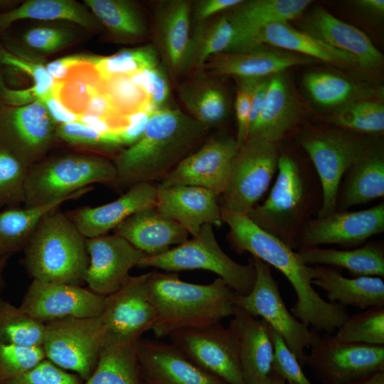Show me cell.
<instances>
[{
    "label": "cell",
    "instance_id": "6da1fadb",
    "mask_svg": "<svg viewBox=\"0 0 384 384\" xmlns=\"http://www.w3.org/2000/svg\"><path fill=\"white\" fill-rule=\"evenodd\" d=\"M221 219L229 228L228 240L238 253L247 252L279 270L292 286L297 299L292 314L318 331L332 334L348 316L346 307L324 300L314 289L312 266L279 238L256 225L247 215L221 207Z\"/></svg>",
    "mask_w": 384,
    "mask_h": 384
},
{
    "label": "cell",
    "instance_id": "7a4b0ae2",
    "mask_svg": "<svg viewBox=\"0 0 384 384\" xmlns=\"http://www.w3.org/2000/svg\"><path fill=\"white\" fill-rule=\"evenodd\" d=\"M207 129L179 110L154 111L141 137L116 157V186L129 188L161 180L189 155Z\"/></svg>",
    "mask_w": 384,
    "mask_h": 384
},
{
    "label": "cell",
    "instance_id": "3957f363",
    "mask_svg": "<svg viewBox=\"0 0 384 384\" xmlns=\"http://www.w3.org/2000/svg\"><path fill=\"white\" fill-rule=\"evenodd\" d=\"M149 287L156 311L151 331L157 339L177 330L221 322L235 306L237 293L220 277L200 284L183 281L174 272H151Z\"/></svg>",
    "mask_w": 384,
    "mask_h": 384
},
{
    "label": "cell",
    "instance_id": "277c9868",
    "mask_svg": "<svg viewBox=\"0 0 384 384\" xmlns=\"http://www.w3.org/2000/svg\"><path fill=\"white\" fill-rule=\"evenodd\" d=\"M86 240L65 213L54 209L23 249V265L33 279L82 286L90 262Z\"/></svg>",
    "mask_w": 384,
    "mask_h": 384
},
{
    "label": "cell",
    "instance_id": "5b68a950",
    "mask_svg": "<svg viewBox=\"0 0 384 384\" xmlns=\"http://www.w3.org/2000/svg\"><path fill=\"white\" fill-rule=\"evenodd\" d=\"M114 163L95 155H66L31 165L24 186L23 206L30 208L68 198L77 199L93 183L116 185Z\"/></svg>",
    "mask_w": 384,
    "mask_h": 384
},
{
    "label": "cell",
    "instance_id": "8992f818",
    "mask_svg": "<svg viewBox=\"0 0 384 384\" xmlns=\"http://www.w3.org/2000/svg\"><path fill=\"white\" fill-rule=\"evenodd\" d=\"M138 266L174 273L191 270L210 271L223 279L239 295L249 294L255 279L252 259L246 265L231 259L220 247L210 224L203 225L191 239L164 253L146 255Z\"/></svg>",
    "mask_w": 384,
    "mask_h": 384
},
{
    "label": "cell",
    "instance_id": "52a82bcc",
    "mask_svg": "<svg viewBox=\"0 0 384 384\" xmlns=\"http://www.w3.org/2000/svg\"><path fill=\"white\" fill-rule=\"evenodd\" d=\"M251 259L255 270L254 285L246 295L236 294L235 305L265 320L283 338L301 365H305V349L318 340L319 331L310 330L288 310L271 267L257 257Z\"/></svg>",
    "mask_w": 384,
    "mask_h": 384
},
{
    "label": "cell",
    "instance_id": "ba28073f",
    "mask_svg": "<svg viewBox=\"0 0 384 384\" xmlns=\"http://www.w3.org/2000/svg\"><path fill=\"white\" fill-rule=\"evenodd\" d=\"M106 336L100 316L65 317L45 324L41 347L46 359L85 382L97 365Z\"/></svg>",
    "mask_w": 384,
    "mask_h": 384
},
{
    "label": "cell",
    "instance_id": "9c48e42d",
    "mask_svg": "<svg viewBox=\"0 0 384 384\" xmlns=\"http://www.w3.org/2000/svg\"><path fill=\"white\" fill-rule=\"evenodd\" d=\"M279 156L277 144L247 139L233 161L220 206L247 215L270 186Z\"/></svg>",
    "mask_w": 384,
    "mask_h": 384
},
{
    "label": "cell",
    "instance_id": "30bf717a",
    "mask_svg": "<svg viewBox=\"0 0 384 384\" xmlns=\"http://www.w3.org/2000/svg\"><path fill=\"white\" fill-rule=\"evenodd\" d=\"M312 161L322 187V205L318 218L336 211L340 182L343 176L371 148L362 139L336 130L308 134L300 140Z\"/></svg>",
    "mask_w": 384,
    "mask_h": 384
},
{
    "label": "cell",
    "instance_id": "8fae6325",
    "mask_svg": "<svg viewBox=\"0 0 384 384\" xmlns=\"http://www.w3.org/2000/svg\"><path fill=\"white\" fill-rule=\"evenodd\" d=\"M310 347L305 364L324 384H341L384 371V346L344 341L326 333Z\"/></svg>",
    "mask_w": 384,
    "mask_h": 384
},
{
    "label": "cell",
    "instance_id": "7c38bea8",
    "mask_svg": "<svg viewBox=\"0 0 384 384\" xmlns=\"http://www.w3.org/2000/svg\"><path fill=\"white\" fill-rule=\"evenodd\" d=\"M169 338L188 359L228 384H245L238 345L232 330L221 322L177 330Z\"/></svg>",
    "mask_w": 384,
    "mask_h": 384
},
{
    "label": "cell",
    "instance_id": "4fadbf2b",
    "mask_svg": "<svg viewBox=\"0 0 384 384\" xmlns=\"http://www.w3.org/2000/svg\"><path fill=\"white\" fill-rule=\"evenodd\" d=\"M277 169V176L267 198L247 215L259 227L292 248L297 242L291 231L304 203V181L297 161L290 156L280 155Z\"/></svg>",
    "mask_w": 384,
    "mask_h": 384
},
{
    "label": "cell",
    "instance_id": "5bb4252c",
    "mask_svg": "<svg viewBox=\"0 0 384 384\" xmlns=\"http://www.w3.org/2000/svg\"><path fill=\"white\" fill-rule=\"evenodd\" d=\"M238 149L236 139L230 136L211 137L196 151L182 159L157 188L193 186L209 190L218 197L226 188Z\"/></svg>",
    "mask_w": 384,
    "mask_h": 384
},
{
    "label": "cell",
    "instance_id": "9a60e30c",
    "mask_svg": "<svg viewBox=\"0 0 384 384\" xmlns=\"http://www.w3.org/2000/svg\"><path fill=\"white\" fill-rule=\"evenodd\" d=\"M105 299V297L80 285L33 279L19 306L33 319L46 324L65 317L100 316Z\"/></svg>",
    "mask_w": 384,
    "mask_h": 384
},
{
    "label": "cell",
    "instance_id": "2e32d148",
    "mask_svg": "<svg viewBox=\"0 0 384 384\" xmlns=\"http://www.w3.org/2000/svg\"><path fill=\"white\" fill-rule=\"evenodd\" d=\"M150 273L131 276L120 289L105 297L100 316L107 334L139 339L152 330L156 311L149 291Z\"/></svg>",
    "mask_w": 384,
    "mask_h": 384
},
{
    "label": "cell",
    "instance_id": "e0dca14e",
    "mask_svg": "<svg viewBox=\"0 0 384 384\" xmlns=\"http://www.w3.org/2000/svg\"><path fill=\"white\" fill-rule=\"evenodd\" d=\"M89 266L85 283L95 293L106 297L120 289L129 272L146 256L117 235L87 238Z\"/></svg>",
    "mask_w": 384,
    "mask_h": 384
},
{
    "label": "cell",
    "instance_id": "ac0fdd59",
    "mask_svg": "<svg viewBox=\"0 0 384 384\" xmlns=\"http://www.w3.org/2000/svg\"><path fill=\"white\" fill-rule=\"evenodd\" d=\"M5 111L0 113V145L31 166L55 135L54 122L41 100Z\"/></svg>",
    "mask_w": 384,
    "mask_h": 384
},
{
    "label": "cell",
    "instance_id": "d6986e66",
    "mask_svg": "<svg viewBox=\"0 0 384 384\" xmlns=\"http://www.w3.org/2000/svg\"><path fill=\"white\" fill-rule=\"evenodd\" d=\"M384 230V203L360 211L334 212L308 223L299 238L300 247L337 244L353 247Z\"/></svg>",
    "mask_w": 384,
    "mask_h": 384
},
{
    "label": "cell",
    "instance_id": "ffe728a7",
    "mask_svg": "<svg viewBox=\"0 0 384 384\" xmlns=\"http://www.w3.org/2000/svg\"><path fill=\"white\" fill-rule=\"evenodd\" d=\"M137 353L145 384H228L194 363L171 342L141 338Z\"/></svg>",
    "mask_w": 384,
    "mask_h": 384
},
{
    "label": "cell",
    "instance_id": "44dd1931",
    "mask_svg": "<svg viewBox=\"0 0 384 384\" xmlns=\"http://www.w3.org/2000/svg\"><path fill=\"white\" fill-rule=\"evenodd\" d=\"M228 327L238 345L245 384H265L271 373L274 343L271 326L263 319L235 306Z\"/></svg>",
    "mask_w": 384,
    "mask_h": 384
},
{
    "label": "cell",
    "instance_id": "7402d4cb",
    "mask_svg": "<svg viewBox=\"0 0 384 384\" xmlns=\"http://www.w3.org/2000/svg\"><path fill=\"white\" fill-rule=\"evenodd\" d=\"M158 188L152 183L130 186L117 199L95 207L85 206L65 213L86 238L107 235L134 213L156 206Z\"/></svg>",
    "mask_w": 384,
    "mask_h": 384
},
{
    "label": "cell",
    "instance_id": "603a6c76",
    "mask_svg": "<svg viewBox=\"0 0 384 384\" xmlns=\"http://www.w3.org/2000/svg\"><path fill=\"white\" fill-rule=\"evenodd\" d=\"M158 188L156 208L193 236L206 224H222L218 196L206 188L176 186Z\"/></svg>",
    "mask_w": 384,
    "mask_h": 384
},
{
    "label": "cell",
    "instance_id": "cb8c5ba5",
    "mask_svg": "<svg viewBox=\"0 0 384 384\" xmlns=\"http://www.w3.org/2000/svg\"><path fill=\"white\" fill-rule=\"evenodd\" d=\"M307 56L261 46L247 52L226 53L210 57L201 68L208 75L262 78L282 73L289 68L311 63Z\"/></svg>",
    "mask_w": 384,
    "mask_h": 384
},
{
    "label": "cell",
    "instance_id": "d4e9b609",
    "mask_svg": "<svg viewBox=\"0 0 384 384\" xmlns=\"http://www.w3.org/2000/svg\"><path fill=\"white\" fill-rule=\"evenodd\" d=\"M311 3L309 0H251L231 9L228 14L236 29L239 53L261 47L259 37L267 26L297 18Z\"/></svg>",
    "mask_w": 384,
    "mask_h": 384
},
{
    "label": "cell",
    "instance_id": "484cf974",
    "mask_svg": "<svg viewBox=\"0 0 384 384\" xmlns=\"http://www.w3.org/2000/svg\"><path fill=\"white\" fill-rule=\"evenodd\" d=\"M304 27L305 32L353 57L356 65L363 69H375L383 63V54L365 33L323 8L316 9L309 15Z\"/></svg>",
    "mask_w": 384,
    "mask_h": 384
},
{
    "label": "cell",
    "instance_id": "4316f807",
    "mask_svg": "<svg viewBox=\"0 0 384 384\" xmlns=\"http://www.w3.org/2000/svg\"><path fill=\"white\" fill-rule=\"evenodd\" d=\"M147 256L157 255L188 239L189 233L180 225L162 215L156 207L131 215L114 230Z\"/></svg>",
    "mask_w": 384,
    "mask_h": 384
},
{
    "label": "cell",
    "instance_id": "83f0119b",
    "mask_svg": "<svg viewBox=\"0 0 384 384\" xmlns=\"http://www.w3.org/2000/svg\"><path fill=\"white\" fill-rule=\"evenodd\" d=\"M299 117V107L287 80L283 73L272 75L262 110L247 139L277 144L296 125Z\"/></svg>",
    "mask_w": 384,
    "mask_h": 384
},
{
    "label": "cell",
    "instance_id": "f1b7e54d",
    "mask_svg": "<svg viewBox=\"0 0 384 384\" xmlns=\"http://www.w3.org/2000/svg\"><path fill=\"white\" fill-rule=\"evenodd\" d=\"M191 4L174 0L160 6L156 12V34L164 58L176 74L189 68L191 46Z\"/></svg>",
    "mask_w": 384,
    "mask_h": 384
},
{
    "label": "cell",
    "instance_id": "f546056e",
    "mask_svg": "<svg viewBox=\"0 0 384 384\" xmlns=\"http://www.w3.org/2000/svg\"><path fill=\"white\" fill-rule=\"evenodd\" d=\"M314 284L326 292L330 302L361 309L384 306V282L382 277L359 276L348 278L326 265L312 267Z\"/></svg>",
    "mask_w": 384,
    "mask_h": 384
},
{
    "label": "cell",
    "instance_id": "4dcf8cb0",
    "mask_svg": "<svg viewBox=\"0 0 384 384\" xmlns=\"http://www.w3.org/2000/svg\"><path fill=\"white\" fill-rule=\"evenodd\" d=\"M139 339L107 334L97 365L83 384H145L137 353Z\"/></svg>",
    "mask_w": 384,
    "mask_h": 384
},
{
    "label": "cell",
    "instance_id": "1f68e13d",
    "mask_svg": "<svg viewBox=\"0 0 384 384\" xmlns=\"http://www.w3.org/2000/svg\"><path fill=\"white\" fill-rule=\"evenodd\" d=\"M258 41L261 46L265 44L274 46L334 65H356V60L351 55L327 45L306 32L294 28L288 22L269 25L260 35Z\"/></svg>",
    "mask_w": 384,
    "mask_h": 384
},
{
    "label": "cell",
    "instance_id": "d6a6232c",
    "mask_svg": "<svg viewBox=\"0 0 384 384\" xmlns=\"http://www.w3.org/2000/svg\"><path fill=\"white\" fill-rule=\"evenodd\" d=\"M297 252L307 265L342 267L355 277H384V250L381 245L375 243L346 250L300 247Z\"/></svg>",
    "mask_w": 384,
    "mask_h": 384
},
{
    "label": "cell",
    "instance_id": "836d02e7",
    "mask_svg": "<svg viewBox=\"0 0 384 384\" xmlns=\"http://www.w3.org/2000/svg\"><path fill=\"white\" fill-rule=\"evenodd\" d=\"M384 195V157L380 151L371 150L348 170L341 210L366 203Z\"/></svg>",
    "mask_w": 384,
    "mask_h": 384
},
{
    "label": "cell",
    "instance_id": "e575fe53",
    "mask_svg": "<svg viewBox=\"0 0 384 384\" xmlns=\"http://www.w3.org/2000/svg\"><path fill=\"white\" fill-rule=\"evenodd\" d=\"M70 199L36 207H9L0 210V257L23 251L41 218Z\"/></svg>",
    "mask_w": 384,
    "mask_h": 384
},
{
    "label": "cell",
    "instance_id": "d590c367",
    "mask_svg": "<svg viewBox=\"0 0 384 384\" xmlns=\"http://www.w3.org/2000/svg\"><path fill=\"white\" fill-rule=\"evenodd\" d=\"M226 53H238L236 29L228 14L198 23L191 36L189 68L201 70L210 57Z\"/></svg>",
    "mask_w": 384,
    "mask_h": 384
},
{
    "label": "cell",
    "instance_id": "8d00e7d4",
    "mask_svg": "<svg viewBox=\"0 0 384 384\" xmlns=\"http://www.w3.org/2000/svg\"><path fill=\"white\" fill-rule=\"evenodd\" d=\"M180 96L193 118L206 128L220 124L227 114L223 91L214 83L197 82L180 88Z\"/></svg>",
    "mask_w": 384,
    "mask_h": 384
},
{
    "label": "cell",
    "instance_id": "74e56055",
    "mask_svg": "<svg viewBox=\"0 0 384 384\" xmlns=\"http://www.w3.org/2000/svg\"><path fill=\"white\" fill-rule=\"evenodd\" d=\"M31 18L37 20H66L89 27L92 22L87 14L76 4L65 0H32L18 7L0 14V30L13 22Z\"/></svg>",
    "mask_w": 384,
    "mask_h": 384
},
{
    "label": "cell",
    "instance_id": "f35d334b",
    "mask_svg": "<svg viewBox=\"0 0 384 384\" xmlns=\"http://www.w3.org/2000/svg\"><path fill=\"white\" fill-rule=\"evenodd\" d=\"M303 82L312 100L324 107H341L356 100L370 98L353 82L329 72L309 73Z\"/></svg>",
    "mask_w": 384,
    "mask_h": 384
},
{
    "label": "cell",
    "instance_id": "ab89813d",
    "mask_svg": "<svg viewBox=\"0 0 384 384\" xmlns=\"http://www.w3.org/2000/svg\"><path fill=\"white\" fill-rule=\"evenodd\" d=\"M44 331V323L0 298V343L41 347Z\"/></svg>",
    "mask_w": 384,
    "mask_h": 384
},
{
    "label": "cell",
    "instance_id": "60d3db41",
    "mask_svg": "<svg viewBox=\"0 0 384 384\" xmlns=\"http://www.w3.org/2000/svg\"><path fill=\"white\" fill-rule=\"evenodd\" d=\"M93 65L101 80L106 81L158 66V54L151 45L124 49L110 56L94 58Z\"/></svg>",
    "mask_w": 384,
    "mask_h": 384
},
{
    "label": "cell",
    "instance_id": "b9f144b4",
    "mask_svg": "<svg viewBox=\"0 0 384 384\" xmlns=\"http://www.w3.org/2000/svg\"><path fill=\"white\" fill-rule=\"evenodd\" d=\"M330 122L356 132L381 133L384 130V105L370 98L356 100L340 107L331 116Z\"/></svg>",
    "mask_w": 384,
    "mask_h": 384
},
{
    "label": "cell",
    "instance_id": "7bdbcfd3",
    "mask_svg": "<svg viewBox=\"0 0 384 384\" xmlns=\"http://www.w3.org/2000/svg\"><path fill=\"white\" fill-rule=\"evenodd\" d=\"M85 4L112 32L124 36H139L145 32L139 14L128 1L86 0Z\"/></svg>",
    "mask_w": 384,
    "mask_h": 384
},
{
    "label": "cell",
    "instance_id": "ee69618b",
    "mask_svg": "<svg viewBox=\"0 0 384 384\" xmlns=\"http://www.w3.org/2000/svg\"><path fill=\"white\" fill-rule=\"evenodd\" d=\"M102 80L93 62L87 73H77L65 80L56 81L53 95L70 111L82 115L92 96L102 88Z\"/></svg>",
    "mask_w": 384,
    "mask_h": 384
},
{
    "label": "cell",
    "instance_id": "f6af8a7d",
    "mask_svg": "<svg viewBox=\"0 0 384 384\" xmlns=\"http://www.w3.org/2000/svg\"><path fill=\"white\" fill-rule=\"evenodd\" d=\"M341 341L384 346V306L372 307L348 316L337 329Z\"/></svg>",
    "mask_w": 384,
    "mask_h": 384
},
{
    "label": "cell",
    "instance_id": "bcb514c9",
    "mask_svg": "<svg viewBox=\"0 0 384 384\" xmlns=\"http://www.w3.org/2000/svg\"><path fill=\"white\" fill-rule=\"evenodd\" d=\"M29 167L16 154L0 145V210L23 204Z\"/></svg>",
    "mask_w": 384,
    "mask_h": 384
},
{
    "label": "cell",
    "instance_id": "7dc6e473",
    "mask_svg": "<svg viewBox=\"0 0 384 384\" xmlns=\"http://www.w3.org/2000/svg\"><path fill=\"white\" fill-rule=\"evenodd\" d=\"M45 358L42 347L0 343V384L18 377Z\"/></svg>",
    "mask_w": 384,
    "mask_h": 384
},
{
    "label": "cell",
    "instance_id": "c3c4849f",
    "mask_svg": "<svg viewBox=\"0 0 384 384\" xmlns=\"http://www.w3.org/2000/svg\"><path fill=\"white\" fill-rule=\"evenodd\" d=\"M102 86L116 110L122 116L149 106L143 89L133 80L131 75L118 76L102 81Z\"/></svg>",
    "mask_w": 384,
    "mask_h": 384
},
{
    "label": "cell",
    "instance_id": "681fc988",
    "mask_svg": "<svg viewBox=\"0 0 384 384\" xmlns=\"http://www.w3.org/2000/svg\"><path fill=\"white\" fill-rule=\"evenodd\" d=\"M55 135L73 144L106 147L122 145L117 134L102 133L80 122L60 124L55 129Z\"/></svg>",
    "mask_w": 384,
    "mask_h": 384
},
{
    "label": "cell",
    "instance_id": "f907efd6",
    "mask_svg": "<svg viewBox=\"0 0 384 384\" xmlns=\"http://www.w3.org/2000/svg\"><path fill=\"white\" fill-rule=\"evenodd\" d=\"M272 334L274 343L272 372L292 384H313L283 338L273 329Z\"/></svg>",
    "mask_w": 384,
    "mask_h": 384
},
{
    "label": "cell",
    "instance_id": "816d5d0a",
    "mask_svg": "<svg viewBox=\"0 0 384 384\" xmlns=\"http://www.w3.org/2000/svg\"><path fill=\"white\" fill-rule=\"evenodd\" d=\"M80 376L45 358L33 368L6 384H83Z\"/></svg>",
    "mask_w": 384,
    "mask_h": 384
},
{
    "label": "cell",
    "instance_id": "f5cc1de1",
    "mask_svg": "<svg viewBox=\"0 0 384 384\" xmlns=\"http://www.w3.org/2000/svg\"><path fill=\"white\" fill-rule=\"evenodd\" d=\"M144 90L149 105L154 110L162 109L169 96V85L164 71L158 66L131 75Z\"/></svg>",
    "mask_w": 384,
    "mask_h": 384
},
{
    "label": "cell",
    "instance_id": "db71d44e",
    "mask_svg": "<svg viewBox=\"0 0 384 384\" xmlns=\"http://www.w3.org/2000/svg\"><path fill=\"white\" fill-rule=\"evenodd\" d=\"M0 63L21 70L32 77L33 85L42 92L46 97L53 94L56 80L45 66L21 58L2 48H0Z\"/></svg>",
    "mask_w": 384,
    "mask_h": 384
},
{
    "label": "cell",
    "instance_id": "11a10c76",
    "mask_svg": "<svg viewBox=\"0 0 384 384\" xmlns=\"http://www.w3.org/2000/svg\"><path fill=\"white\" fill-rule=\"evenodd\" d=\"M237 80L235 102L237 122L236 142L241 146L247 139L250 127V105L252 91L260 78H240Z\"/></svg>",
    "mask_w": 384,
    "mask_h": 384
},
{
    "label": "cell",
    "instance_id": "9f6ffc18",
    "mask_svg": "<svg viewBox=\"0 0 384 384\" xmlns=\"http://www.w3.org/2000/svg\"><path fill=\"white\" fill-rule=\"evenodd\" d=\"M23 39L30 47L44 52H51L65 45L69 36L60 29L40 27L26 32Z\"/></svg>",
    "mask_w": 384,
    "mask_h": 384
},
{
    "label": "cell",
    "instance_id": "6f0895ef",
    "mask_svg": "<svg viewBox=\"0 0 384 384\" xmlns=\"http://www.w3.org/2000/svg\"><path fill=\"white\" fill-rule=\"evenodd\" d=\"M154 111L146 106L125 116V126L118 134L122 145L129 146L141 137Z\"/></svg>",
    "mask_w": 384,
    "mask_h": 384
},
{
    "label": "cell",
    "instance_id": "680465c9",
    "mask_svg": "<svg viewBox=\"0 0 384 384\" xmlns=\"http://www.w3.org/2000/svg\"><path fill=\"white\" fill-rule=\"evenodd\" d=\"M242 0H201L193 6V18L197 23L206 21L217 14L230 10L239 4Z\"/></svg>",
    "mask_w": 384,
    "mask_h": 384
},
{
    "label": "cell",
    "instance_id": "91938a15",
    "mask_svg": "<svg viewBox=\"0 0 384 384\" xmlns=\"http://www.w3.org/2000/svg\"><path fill=\"white\" fill-rule=\"evenodd\" d=\"M90 59L80 55L68 56L49 63L46 68L56 81H61L68 77L75 66Z\"/></svg>",
    "mask_w": 384,
    "mask_h": 384
},
{
    "label": "cell",
    "instance_id": "94428289",
    "mask_svg": "<svg viewBox=\"0 0 384 384\" xmlns=\"http://www.w3.org/2000/svg\"><path fill=\"white\" fill-rule=\"evenodd\" d=\"M54 122L65 124L79 122V116L67 109L54 95L41 100Z\"/></svg>",
    "mask_w": 384,
    "mask_h": 384
},
{
    "label": "cell",
    "instance_id": "6125c7cd",
    "mask_svg": "<svg viewBox=\"0 0 384 384\" xmlns=\"http://www.w3.org/2000/svg\"><path fill=\"white\" fill-rule=\"evenodd\" d=\"M270 77L260 78L252 91L250 105L249 132L256 122L262 110L265 100Z\"/></svg>",
    "mask_w": 384,
    "mask_h": 384
},
{
    "label": "cell",
    "instance_id": "be15d7a7",
    "mask_svg": "<svg viewBox=\"0 0 384 384\" xmlns=\"http://www.w3.org/2000/svg\"><path fill=\"white\" fill-rule=\"evenodd\" d=\"M355 4L366 11L375 15H383L384 13L383 0H358Z\"/></svg>",
    "mask_w": 384,
    "mask_h": 384
},
{
    "label": "cell",
    "instance_id": "e7e4bbea",
    "mask_svg": "<svg viewBox=\"0 0 384 384\" xmlns=\"http://www.w3.org/2000/svg\"><path fill=\"white\" fill-rule=\"evenodd\" d=\"M341 384H384V371L369 373Z\"/></svg>",
    "mask_w": 384,
    "mask_h": 384
},
{
    "label": "cell",
    "instance_id": "03108f58",
    "mask_svg": "<svg viewBox=\"0 0 384 384\" xmlns=\"http://www.w3.org/2000/svg\"><path fill=\"white\" fill-rule=\"evenodd\" d=\"M10 257L9 255L0 257V292L4 289L6 284L4 272Z\"/></svg>",
    "mask_w": 384,
    "mask_h": 384
},
{
    "label": "cell",
    "instance_id": "003e7915",
    "mask_svg": "<svg viewBox=\"0 0 384 384\" xmlns=\"http://www.w3.org/2000/svg\"><path fill=\"white\" fill-rule=\"evenodd\" d=\"M265 384H292L290 383L279 375L274 374V373H271L267 381Z\"/></svg>",
    "mask_w": 384,
    "mask_h": 384
}]
</instances>
